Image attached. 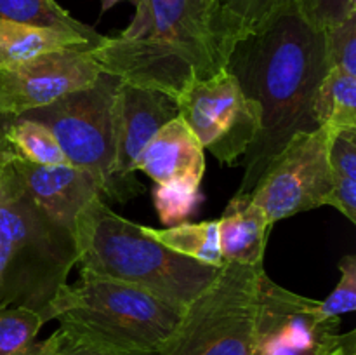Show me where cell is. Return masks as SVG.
Listing matches in <instances>:
<instances>
[{"instance_id": "cell-15", "label": "cell", "mask_w": 356, "mask_h": 355, "mask_svg": "<svg viewBox=\"0 0 356 355\" xmlns=\"http://www.w3.org/2000/svg\"><path fill=\"white\" fill-rule=\"evenodd\" d=\"M271 226L252 195L236 191L218 219L219 247L226 263L263 265Z\"/></svg>"}, {"instance_id": "cell-25", "label": "cell", "mask_w": 356, "mask_h": 355, "mask_svg": "<svg viewBox=\"0 0 356 355\" xmlns=\"http://www.w3.org/2000/svg\"><path fill=\"white\" fill-rule=\"evenodd\" d=\"M200 190H190L172 184H155L153 188V204L159 218L167 228L184 223L202 202Z\"/></svg>"}, {"instance_id": "cell-19", "label": "cell", "mask_w": 356, "mask_h": 355, "mask_svg": "<svg viewBox=\"0 0 356 355\" xmlns=\"http://www.w3.org/2000/svg\"><path fill=\"white\" fill-rule=\"evenodd\" d=\"M329 164L332 191L327 205L356 223V129L330 134Z\"/></svg>"}, {"instance_id": "cell-6", "label": "cell", "mask_w": 356, "mask_h": 355, "mask_svg": "<svg viewBox=\"0 0 356 355\" xmlns=\"http://www.w3.org/2000/svg\"><path fill=\"white\" fill-rule=\"evenodd\" d=\"M122 80L103 72L92 86L59 97L19 117L45 125L70 166L87 171L103 184L104 197L127 202L145 191L117 174V93Z\"/></svg>"}, {"instance_id": "cell-20", "label": "cell", "mask_w": 356, "mask_h": 355, "mask_svg": "<svg viewBox=\"0 0 356 355\" xmlns=\"http://www.w3.org/2000/svg\"><path fill=\"white\" fill-rule=\"evenodd\" d=\"M149 235L181 256L200 263L222 268L226 265L219 247L218 219L200 223H181L170 228L156 230L148 226Z\"/></svg>"}, {"instance_id": "cell-16", "label": "cell", "mask_w": 356, "mask_h": 355, "mask_svg": "<svg viewBox=\"0 0 356 355\" xmlns=\"http://www.w3.org/2000/svg\"><path fill=\"white\" fill-rule=\"evenodd\" d=\"M75 44H92L73 31L0 19V68ZM96 45V44H94Z\"/></svg>"}, {"instance_id": "cell-27", "label": "cell", "mask_w": 356, "mask_h": 355, "mask_svg": "<svg viewBox=\"0 0 356 355\" xmlns=\"http://www.w3.org/2000/svg\"><path fill=\"white\" fill-rule=\"evenodd\" d=\"M341 278L334 291L320 301V312L325 317H341L356 308V256L346 254L339 261Z\"/></svg>"}, {"instance_id": "cell-12", "label": "cell", "mask_w": 356, "mask_h": 355, "mask_svg": "<svg viewBox=\"0 0 356 355\" xmlns=\"http://www.w3.org/2000/svg\"><path fill=\"white\" fill-rule=\"evenodd\" d=\"M117 174L131 187H143L132 174L153 136L179 117L176 97L162 90L120 82L117 93Z\"/></svg>"}, {"instance_id": "cell-32", "label": "cell", "mask_w": 356, "mask_h": 355, "mask_svg": "<svg viewBox=\"0 0 356 355\" xmlns=\"http://www.w3.org/2000/svg\"><path fill=\"white\" fill-rule=\"evenodd\" d=\"M10 120H13V118L6 117V115H3V113H0V138H3V134H6L7 125L10 124Z\"/></svg>"}, {"instance_id": "cell-18", "label": "cell", "mask_w": 356, "mask_h": 355, "mask_svg": "<svg viewBox=\"0 0 356 355\" xmlns=\"http://www.w3.org/2000/svg\"><path fill=\"white\" fill-rule=\"evenodd\" d=\"M291 2L292 0H214L216 24L226 54L229 56L236 42L259 30Z\"/></svg>"}, {"instance_id": "cell-8", "label": "cell", "mask_w": 356, "mask_h": 355, "mask_svg": "<svg viewBox=\"0 0 356 355\" xmlns=\"http://www.w3.org/2000/svg\"><path fill=\"white\" fill-rule=\"evenodd\" d=\"M176 101L179 117L197 136L202 148L226 166H235L259 132V106L243 94L228 68L191 84Z\"/></svg>"}, {"instance_id": "cell-2", "label": "cell", "mask_w": 356, "mask_h": 355, "mask_svg": "<svg viewBox=\"0 0 356 355\" xmlns=\"http://www.w3.org/2000/svg\"><path fill=\"white\" fill-rule=\"evenodd\" d=\"M131 24L104 37L92 54L103 72L132 86L177 97L226 68V54L209 0H139Z\"/></svg>"}, {"instance_id": "cell-30", "label": "cell", "mask_w": 356, "mask_h": 355, "mask_svg": "<svg viewBox=\"0 0 356 355\" xmlns=\"http://www.w3.org/2000/svg\"><path fill=\"white\" fill-rule=\"evenodd\" d=\"M101 2V16H103L104 13H108V10L111 9V7H115L117 3L120 2H132L136 6V3L139 2V0H99Z\"/></svg>"}, {"instance_id": "cell-24", "label": "cell", "mask_w": 356, "mask_h": 355, "mask_svg": "<svg viewBox=\"0 0 356 355\" xmlns=\"http://www.w3.org/2000/svg\"><path fill=\"white\" fill-rule=\"evenodd\" d=\"M35 355H127L111 347L94 334L68 322H59V327L37 345Z\"/></svg>"}, {"instance_id": "cell-22", "label": "cell", "mask_w": 356, "mask_h": 355, "mask_svg": "<svg viewBox=\"0 0 356 355\" xmlns=\"http://www.w3.org/2000/svg\"><path fill=\"white\" fill-rule=\"evenodd\" d=\"M6 141L14 155L37 166H65L68 164L61 146L45 125L30 118L14 117L7 125Z\"/></svg>"}, {"instance_id": "cell-28", "label": "cell", "mask_w": 356, "mask_h": 355, "mask_svg": "<svg viewBox=\"0 0 356 355\" xmlns=\"http://www.w3.org/2000/svg\"><path fill=\"white\" fill-rule=\"evenodd\" d=\"M299 13L316 30H329L356 14V0H294Z\"/></svg>"}, {"instance_id": "cell-10", "label": "cell", "mask_w": 356, "mask_h": 355, "mask_svg": "<svg viewBox=\"0 0 356 355\" xmlns=\"http://www.w3.org/2000/svg\"><path fill=\"white\" fill-rule=\"evenodd\" d=\"M341 317H325L318 299L296 294L261 274L252 355H325L339 341Z\"/></svg>"}, {"instance_id": "cell-1", "label": "cell", "mask_w": 356, "mask_h": 355, "mask_svg": "<svg viewBox=\"0 0 356 355\" xmlns=\"http://www.w3.org/2000/svg\"><path fill=\"white\" fill-rule=\"evenodd\" d=\"M226 68L261 110V127L243 155L238 194H250L271 160L296 134L318 129L316 90L330 66L325 31L316 30L291 3L259 30L233 45Z\"/></svg>"}, {"instance_id": "cell-7", "label": "cell", "mask_w": 356, "mask_h": 355, "mask_svg": "<svg viewBox=\"0 0 356 355\" xmlns=\"http://www.w3.org/2000/svg\"><path fill=\"white\" fill-rule=\"evenodd\" d=\"M263 265L226 263L184 308L159 355H252Z\"/></svg>"}, {"instance_id": "cell-13", "label": "cell", "mask_w": 356, "mask_h": 355, "mask_svg": "<svg viewBox=\"0 0 356 355\" xmlns=\"http://www.w3.org/2000/svg\"><path fill=\"white\" fill-rule=\"evenodd\" d=\"M13 162L35 204L73 233L79 212L92 198L104 197L103 184L96 176L70 164L37 166L16 155Z\"/></svg>"}, {"instance_id": "cell-21", "label": "cell", "mask_w": 356, "mask_h": 355, "mask_svg": "<svg viewBox=\"0 0 356 355\" xmlns=\"http://www.w3.org/2000/svg\"><path fill=\"white\" fill-rule=\"evenodd\" d=\"M0 19L73 31L96 45H101L104 40V35L75 19L56 0H0Z\"/></svg>"}, {"instance_id": "cell-26", "label": "cell", "mask_w": 356, "mask_h": 355, "mask_svg": "<svg viewBox=\"0 0 356 355\" xmlns=\"http://www.w3.org/2000/svg\"><path fill=\"white\" fill-rule=\"evenodd\" d=\"M325 47L332 68L356 77V14L325 30Z\"/></svg>"}, {"instance_id": "cell-33", "label": "cell", "mask_w": 356, "mask_h": 355, "mask_svg": "<svg viewBox=\"0 0 356 355\" xmlns=\"http://www.w3.org/2000/svg\"><path fill=\"white\" fill-rule=\"evenodd\" d=\"M209 2H212V3H214V0H209Z\"/></svg>"}, {"instance_id": "cell-23", "label": "cell", "mask_w": 356, "mask_h": 355, "mask_svg": "<svg viewBox=\"0 0 356 355\" xmlns=\"http://www.w3.org/2000/svg\"><path fill=\"white\" fill-rule=\"evenodd\" d=\"M40 313L24 306L0 308V355H35Z\"/></svg>"}, {"instance_id": "cell-11", "label": "cell", "mask_w": 356, "mask_h": 355, "mask_svg": "<svg viewBox=\"0 0 356 355\" xmlns=\"http://www.w3.org/2000/svg\"><path fill=\"white\" fill-rule=\"evenodd\" d=\"M94 44H75L0 68V113L19 117L86 89L103 73Z\"/></svg>"}, {"instance_id": "cell-14", "label": "cell", "mask_w": 356, "mask_h": 355, "mask_svg": "<svg viewBox=\"0 0 356 355\" xmlns=\"http://www.w3.org/2000/svg\"><path fill=\"white\" fill-rule=\"evenodd\" d=\"M205 150L186 122L176 117L163 125L143 150L136 171L148 174L155 184L200 190L205 173Z\"/></svg>"}, {"instance_id": "cell-5", "label": "cell", "mask_w": 356, "mask_h": 355, "mask_svg": "<svg viewBox=\"0 0 356 355\" xmlns=\"http://www.w3.org/2000/svg\"><path fill=\"white\" fill-rule=\"evenodd\" d=\"M183 313L184 308L138 285L80 274L40 315L44 324L52 319L73 324L127 355H159Z\"/></svg>"}, {"instance_id": "cell-4", "label": "cell", "mask_w": 356, "mask_h": 355, "mask_svg": "<svg viewBox=\"0 0 356 355\" xmlns=\"http://www.w3.org/2000/svg\"><path fill=\"white\" fill-rule=\"evenodd\" d=\"M13 155L0 164V308L42 313L66 284L79 254L73 232L30 197Z\"/></svg>"}, {"instance_id": "cell-9", "label": "cell", "mask_w": 356, "mask_h": 355, "mask_svg": "<svg viewBox=\"0 0 356 355\" xmlns=\"http://www.w3.org/2000/svg\"><path fill=\"white\" fill-rule=\"evenodd\" d=\"M330 134L325 127L296 134L266 167L250 195L270 225L327 205L332 191Z\"/></svg>"}, {"instance_id": "cell-3", "label": "cell", "mask_w": 356, "mask_h": 355, "mask_svg": "<svg viewBox=\"0 0 356 355\" xmlns=\"http://www.w3.org/2000/svg\"><path fill=\"white\" fill-rule=\"evenodd\" d=\"M73 235L80 274L138 285L181 308L221 271L174 253L149 235L148 226L111 211L103 197L92 198L79 212Z\"/></svg>"}, {"instance_id": "cell-29", "label": "cell", "mask_w": 356, "mask_h": 355, "mask_svg": "<svg viewBox=\"0 0 356 355\" xmlns=\"http://www.w3.org/2000/svg\"><path fill=\"white\" fill-rule=\"evenodd\" d=\"M325 355H356V331L341 333L336 347Z\"/></svg>"}, {"instance_id": "cell-31", "label": "cell", "mask_w": 356, "mask_h": 355, "mask_svg": "<svg viewBox=\"0 0 356 355\" xmlns=\"http://www.w3.org/2000/svg\"><path fill=\"white\" fill-rule=\"evenodd\" d=\"M13 150H10L9 143L6 141V138H0V164L7 159L9 155H13Z\"/></svg>"}, {"instance_id": "cell-17", "label": "cell", "mask_w": 356, "mask_h": 355, "mask_svg": "<svg viewBox=\"0 0 356 355\" xmlns=\"http://www.w3.org/2000/svg\"><path fill=\"white\" fill-rule=\"evenodd\" d=\"M313 113L329 132L356 129V77L330 68L316 90Z\"/></svg>"}]
</instances>
